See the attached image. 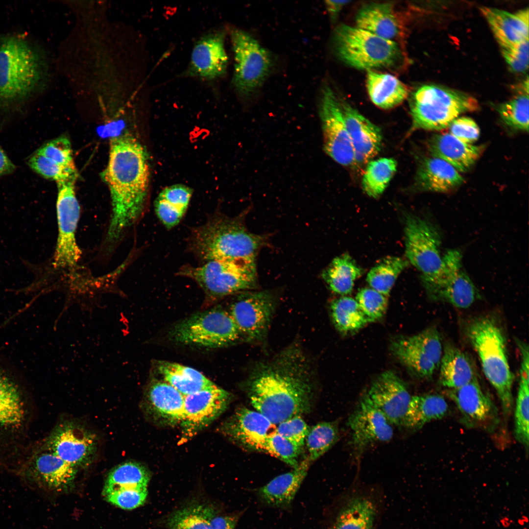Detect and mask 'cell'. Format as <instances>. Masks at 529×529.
<instances>
[{"label":"cell","mask_w":529,"mask_h":529,"mask_svg":"<svg viewBox=\"0 0 529 529\" xmlns=\"http://www.w3.org/2000/svg\"><path fill=\"white\" fill-rule=\"evenodd\" d=\"M306 353L289 345L251 370L245 388L252 406L273 424L310 411L315 390V373Z\"/></svg>","instance_id":"1"},{"label":"cell","mask_w":529,"mask_h":529,"mask_svg":"<svg viewBox=\"0 0 529 529\" xmlns=\"http://www.w3.org/2000/svg\"><path fill=\"white\" fill-rule=\"evenodd\" d=\"M103 177L110 190L112 203L107 239L114 241L140 217L147 195V155L136 138L125 135L111 140Z\"/></svg>","instance_id":"2"},{"label":"cell","mask_w":529,"mask_h":529,"mask_svg":"<svg viewBox=\"0 0 529 529\" xmlns=\"http://www.w3.org/2000/svg\"><path fill=\"white\" fill-rule=\"evenodd\" d=\"M264 243V237L248 231L240 217L218 214L192 229L188 247L202 264L213 260L255 259Z\"/></svg>","instance_id":"3"},{"label":"cell","mask_w":529,"mask_h":529,"mask_svg":"<svg viewBox=\"0 0 529 529\" xmlns=\"http://www.w3.org/2000/svg\"><path fill=\"white\" fill-rule=\"evenodd\" d=\"M465 333L479 357L485 377L497 393L504 414L509 415L513 404L514 375L510 367L506 338L502 326L494 317L481 316L468 322Z\"/></svg>","instance_id":"4"},{"label":"cell","mask_w":529,"mask_h":529,"mask_svg":"<svg viewBox=\"0 0 529 529\" xmlns=\"http://www.w3.org/2000/svg\"><path fill=\"white\" fill-rule=\"evenodd\" d=\"M44 67L38 54L26 41L14 36L0 43V101L23 99L38 86Z\"/></svg>","instance_id":"5"},{"label":"cell","mask_w":529,"mask_h":529,"mask_svg":"<svg viewBox=\"0 0 529 529\" xmlns=\"http://www.w3.org/2000/svg\"><path fill=\"white\" fill-rule=\"evenodd\" d=\"M412 129L439 130L449 126L457 117L478 108L473 97L436 85H424L409 99Z\"/></svg>","instance_id":"6"},{"label":"cell","mask_w":529,"mask_h":529,"mask_svg":"<svg viewBox=\"0 0 529 529\" xmlns=\"http://www.w3.org/2000/svg\"><path fill=\"white\" fill-rule=\"evenodd\" d=\"M177 274L194 281L211 301L254 289L257 285L255 259L213 260L197 266L186 265Z\"/></svg>","instance_id":"7"},{"label":"cell","mask_w":529,"mask_h":529,"mask_svg":"<svg viewBox=\"0 0 529 529\" xmlns=\"http://www.w3.org/2000/svg\"><path fill=\"white\" fill-rule=\"evenodd\" d=\"M334 46L337 57L358 69L372 70L392 67L401 57L395 41L346 24L339 25L334 35Z\"/></svg>","instance_id":"8"},{"label":"cell","mask_w":529,"mask_h":529,"mask_svg":"<svg viewBox=\"0 0 529 529\" xmlns=\"http://www.w3.org/2000/svg\"><path fill=\"white\" fill-rule=\"evenodd\" d=\"M169 337L180 344L217 348L235 344L242 338L229 312L215 307L177 322Z\"/></svg>","instance_id":"9"},{"label":"cell","mask_w":529,"mask_h":529,"mask_svg":"<svg viewBox=\"0 0 529 529\" xmlns=\"http://www.w3.org/2000/svg\"><path fill=\"white\" fill-rule=\"evenodd\" d=\"M407 260L419 271L423 286L433 281L443 266L442 234L430 220L407 213L403 216Z\"/></svg>","instance_id":"10"},{"label":"cell","mask_w":529,"mask_h":529,"mask_svg":"<svg viewBox=\"0 0 529 529\" xmlns=\"http://www.w3.org/2000/svg\"><path fill=\"white\" fill-rule=\"evenodd\" d=\"M234 55V84L240 94L252 95L263 84L272 66L268 51L250 34L240 29L231 32Z\"/></svg>","instance_id":"11"},{"label":"cell","mask_w":529,"mask_h":529,"mask_svg":"<svg viewBox=\"0 0 529 529\" xmlns=\"http://www.w3.org/2000/svg\"><path fill=\"white\" fill-rule=\"evenodd\" d=\"M458 249H450L443 255L440 273L432 283L424 287L428 297L436 302L448 303L458 309H467L481 296L462 264Z\"/></svg>","instance_id":"12"},{"label":"cell","mask_w":529,"mask_h":529,"mask_svg":"<svg viewBox=\"0 0 529 529\" xmlns=\"http://www.w3.org/2000/svg\"><path fill=\"white\" fill-rule=\"evenodd\" d=\"M390 349L411 375L420 379L432 377L439 368L443 351L441 336L435 327L397 337L392 341Z\"/></svg>","instance_id":"13"},{"label":"cell","mask_w":529,"mask_h":529,"mask_svg":"<svg viewBox=\"0 0 529 529\" xmlns=\"http://www.w3.org/2000/svg\"><path fill=\"white\" fill-rule=\"evenodd\" d=\"M76 179L57 182L58 235L53 262L56 268L73 267L82 254L75 237L80 215V207L75 192Z\"/></svg>","instance_id":"14"},{"label":"cell","mask_w":529,"mask_h":529,"mask_svg":"<svg viewBox=\"0 0 529 529\" xmlns=\"http://www.w3.org/2000/svg\"><path fill=\"white\" fill-rule=\"evenodd\" d=\"M276 304L270 291L245 292L232 301L228 312L243 339L261 342L266 337Z\"/></svg>","instance_id":"15"},{"label":"cell","mask_w":529,"mask_h":529,"mask_svg":"<svg viewBox=\"0 0 529 529\" xmlns=\"http://www.w3.org/2000/svg\"><path fill=\"white\" fill-rule=\"evenodd\" d=\"M96 435L81 424L66 421L58 424L47 438L46 448L78 469L90 465L98 451Z\"/></svg>","instance_id":"16"},{"label":"cell","mask_w":529,"mask_h":529,"mask_svg":"<svg viewBox=\"0 0 529 529\" xmlns=\"http://www.w3.org/2000/svg\"><path fill=\"white\" fill-rule=\"evenodd\" d=\"M319 111L326 153L341 165H354V150L339 97L330 87L323 90Z\"/></svg>","instance_id":"17"},{"label":"cell","mask_w":529,"mask_h":529,"mask_svg":"<svg viewBox=\"0 0 529 529\" xmlns=\"http://www.w3.org/2000/svg\"><path fill=\"white\" fill-rule=\"evenodd\" d=\"M447 395L455 403L467 427L492 431L499 422L497 409L481 387L477 376L460 388L448 389Z\"/></svg>","instance_id":"18"},{"label":"cell","mask_w":529,"mask_h":529,"mask_svg":"<svg viewBox=\"0 0 529 529\" xmlns=\"http://www.w3.org/2000/svg\"><path fill=\"white\" fill-rule=\"evenodd\" d=\"M363 397L391 425H402L412 396L404 382L394 372L387 371L376 377Z\"/></svg>","instance_id":"19"},{"label":"cell","mask_w":529,"mask_h":529,"mask_svg":"<svg viewBox=\"0 0 529 529\" xmlns=\"http://www.w3.org/2000/svg\"><path fill=\"white\" fill-rule=\"evenodd\" d=\"M347 424L352 432V445L357 456L375 442L391 439L393 430L385 415L364 397L350 415Z\"/></svg>","instance_id":"20"},{"label":"cell","mask_w":529,"mask_h":529,"mask_svg":"<svg viewBox=\"0 0 529 529\" xmlns=\"http://www.w3.org/2000/svg\"><path fill=\"white\" fill-rule=\"evenodd\" d=\"M231 395L216 385L184 396L181 422L188 433L207 426L227 408Z\"/></svg>","instance_id":"21"},{"label":"cell","mask_w":529,"mask_h":529,"mask_svg":"<svg viewBox=\"0 0 529 529\" xmlns=\"http://www.w3.org/2000/svg\"><path fill=\"white\" fill-rule=\"evenodd\" d=\"M339 100L354 150V164L367 165L381 149V129L347 101L340 97Z\"/></svg>","instance_id":"22"},{"label":"cell","mask_w":529,"mask_h":529,"mask_svg":"<svg viewBox=\"0 0 529 529\" xmlns=\"http://www.w3.org/2000/svg\"><path fill=\"white\" fill-rule=\"evenodd\" d=\"M227 434L248 449L264 451L267 438L276 432V426L257 410L238 409L227 422Z\"/></svg>","instance_id":"23"},{"label":"cell","mask_w":529,"mask_h":529,"mask_svg":"<svg viewBox=\"0 0 529 529\" xmlns=\"http://www.w3.org/2000/svg\"><path fill=\"white\" fill-rule=\"evenodd\" d=\"M77 470L46 448L33 458L30 475L43 488L64 492L73 487Z\"/></svg>","instance_id":"24"},{"label":"cell","mask_w":529,"mask_h":529,"mask_svg":"<svg viewBox=\"0 0 529 529\" xmlns=\"http://www.w3.org/2000/svg\"><path fill=\"white\" fill-rule=\"evenodd\" d=\"M228 57L224 47V35L216 32L202 37L192 49L190 72L207 79L224 74L227 69Z\"/></svg>","instance_id":"25"},{"label":"cell","mask_w":529,"mask_h":529,"mask_svg":"<svg viewBox=\"0 0 529 529\" xmlns=\"http://www.w3.org/2000/svg\"><path fill=\"white\" fill-rule=\"evenodd\" d=\"M481 11L501 48L515 46L529 39L528 8L515 13L489 7H482Z\"/></svg>","instance_id":"26"},{"label":"cell","mask_w":529,"mask_h":529,"mask_svg":"<svg viewBox=\"0 0 529 529\" xmlns=\"http://www.w3.org/2000/svg\"><path fill=\"white\" fill-rule=\"evenodd\" d=\"M311 462L307 457L292 471L277 476L260 488L258 494L261 500L271 506L289 507L307 475Z\"/></svg>","instance_id":"27"},{"label":"cell","mask_w":529,"mask_h":529,"mask_svg":"<svg viewBox=\"0 0 529 529\" xmlns=\"http://www.w3.org/2000/svg\"><path fill=\"white\" fill-rule=\"evenodd\" d=\"M428 148L432 155L440 158L460 172H465L475 163L483 149L464 143L449 133L436 134L430 138Z\"/></svg>","instance_id":"28"},{"label":"cell","mask_w":529,"mask_h":529,"mask_svg":"<svg viewBox=\"0 0 529 529\" xmlns=\"http://www.w3.org/2000/svg\"><path fill=\"white\" fill-rule=\"evenodd\" d=\"M415 183L419 190L447 192L462 184L459 171L447 162L437 157L425 159L418 168Z\"/></svg>","instance_id":"29"},{"label":"cell","mask_w":529,"mask_h":529,"mask_svg":"<svg viewBox=\"0 0 529 529\" xmlns=\"http://www.w3.org/2000/svg\"><path fill=\"white\" fill-rule=\"evenodd\" d=\"M356 23V27L393 41L401 29L393 4L388 2L365 4L358 12Z\"/></svg>","instance_id":"30"},{"label":"cell","mask_w":529,"mask_h":529,"mask_svg":"<svg viewBox=\"0 0 529 529\" xmlns=\"http://www.w3.org/2000/svg\"><path fill=\"white\" fill-rule=\"evenodd\" d=\"M439 368V384L448 389L463 386L477 377L469 356L451 344H446L443 348Z\"/></svg>","instance_id":"31"},{"label":"cell","mask_w":529,"mask_h":529,"mask_svg":"<svg viewBox=\"0 0 529 529\" xmlns=\"http://www.w3.org/2000/svg\"><path fill=\"white\" fill-rule=\"evenodd\" d=\"M154 368L163 381L184 396L216 385L200 371L176 362L157 361Z\"/></svg>","instance_id":"32"},{"label":"cell","mask_w":529,"mask_h":529,"mask_svg":"<svg viewBox=\"0 0 529 529\" xmlns=\"http://www.w3.org/2000/svg\"><path fill=\"white\" fill-rule=\"evenodd\" d=\"M366 87L372 102L383 109L399 105L409 95L407 87L396 76L373 70L367 71Z\"/></svg>","instance_id":"33"},{"label":"cell","mask_w":529,"mask_h":529,"mask_svg":"<svg viewBox=\"0 0 529 529\" xmlns=\"http://www.w3.org/2000/svg\"><path fill=\"white\" fill-rule=\"evenodd\" d=\"M145 397L151 409L171 422H181L184 396L166 382L153 379L145 390Z\"/></svg>","instance_id":"34"},{"label":"cell","mask_w":529,"mask_h":529,"mask_svg":"<svg viewBox=\"0 0 529 529\" xmlns=\"http://www.w3.org/2000/svg\"><path fill=\"white\" fill-rule=\"evenodd\" d=\"M192 190L182 184H175L164 189L154 202L156 215L168 229L179 223L187 210Z\"/></svg>","instance_id":"35"},{"label":"cell","mask_w":529,"mask_h":529,"mask_svg":"<svg viewBox=\"0 0 529 529\" xmlns=\"http://www.w3.org/2000/svg\"><path fill=\"white\" fill-rule=\"evenodd\" d=\"M448 409L447 403L440 395L430 394L412 396L402 425L419 430L431 421L443 418Z\"/></svg>","instance_id":"36"},{"label":"cell","mask_w":529,"mask_h":529,"mask_svg":"<svg viewBox=\"0 0 529 529\" xmlns=\"http://www.w3.org/2000/svg\"><path fill=\"white\" fill-rule=\"evenodd\" d=\"M376 510L367 497H353L340 509L333 529H373Z\"/></svg>","instance_id":"37"},{"label":"cell","mask_w":529,"mask_h":529,"mask_svg":"<svg viewBox=\"0 0 529 529\" xmlns=\"http://www.w3.org/2000/svg\"><path fill=\"white\" fill-rule=\"evenodd\" d=\"M362 273L352 257L344 254L335 258L323 271L322 276L330 290L345 295L352 291L354 283Z\"/></svg>","instance_id":"38"},{"label":"cell","mask_w":529,"mask_h":529,"mask_svg":"<svg viewBox=\"0 0 529 529\" xmlns=\"http://www.w3.org/2000/svg\"><path fill=\"white\" fill-rule=\"evenodd\" d=\"M24 417V403L18 388L0 372V430L18 429Z\"/></svg>","instance_id":"39"},{"label":"cell","mask_w":529,"mask_h":529,"mask_svg":"<svg viewBox=\"0 0 529 529\" xmlns=\"http://www.w3.org/2000/svg\"><path fill=\"white\" fill-rule=\"evenodd\" d=\"M217 514L211 505L194 504L169 514L163 525L168 529H210L212 520Z\"/></svg>","instance_id":"40"},{"label":"cell","mask_w":529,"mask_h":529,"mask_svg":"<svg viewBox=\"0 0 529 529\" xmlns=\"http://www.w3.org/2000/svg\"><path fill=\"white\" fill-rule=\"evenodd\" d=\"M333 323L341 333L355 332L370 322L356 299L343 296L334 299L330 304Z\"/></svg>","instance_id":"41"},{"label":"cell","mask_w":529,"mask_h":529,"mask_svg":"<svg viewBox=\"0 0 529 529\" xmlns=\"http://www.w3.org/2000/svg\"><path fill=\"white\" fill-rule=\"evenodd\" d=\"M149 479L148 471L143 465L134 462H124L109 473L102 494L119 488L147 487Z\"/></svg>","instance_id":"42"},{"label":"cell","mask_w":529,"mask_h":529,"mask_svg":"<svg viewBox=\"0 0 529 529\" xmlns=\"http://www.w3.org/2000/svg\"><path fill=\"white\" fill-rule=\"evenodd\" d=\"M407 259L387 256L369 270L366 281L371 288L388 296L399 274L408 266Z\"/></svg>","instance_id":"43"},{"label":"cell","mask_w":529,"mask_h":529,"mask_svg":"<svg viewBox=\"0 0 529 529\" xmlns=\"http://www.w3.org/2000/svg\"><path fill=\"white\" fill-rule=\"evenodd\" d=\"M397 162L392 158H382L369 162L362 179L363 191L376 198L385 191L396 172Z\"/></svg>","instance_id":"44"},{"label":"cell","mask_w":529,"mask_h":529,"mask_svg":"<svg viewBox=\"0 0 529 529\" xmlns=\"http://www.w3.org/2000/svg\"><path fill=\"white\" fill-rule=\"evenodd\" d=\"M339 435L337 422H322L310 428L305 439L310 461H315L327 452L337 442Z\"/></svg>","instance_id":"45"},{"label":"cell","mask_w":529,"mask_h":529,"mask_svg":"<svg viewBox=\"0 0 529 529\" xmlns=\"http://www.w3.org/2000/svg\"><path fill=\"white\" fill-rule=\"evenodd\" d=\"M529 379L520 377L514 413V434L528 450Z\"/></svg>","instance_id":"46"},{"label":"cell","mask_w":529,"mask_h":529,"mask_svg":"<svg viewBox=\"0 0 529 529\" xmlns=\"http://www.w3.org/2000/svg\"><path fill=\"white\" fill-rule=\"evenodd\" d=\"M498 112L505 123L514 129L529 130V95H520L502 104Z\"/></svg>","instance_id":"47"},{"label":"cell","mask_w":529,"mask_h":529,"mask_svg":"<svg viewBox=\"0 0 529 529\" xmlns=\"http://www.w3.org/2000/svg\"><path fill=\"white\" fill-rule=\"evenodd\" d=\"M302 451V449L275 432L267 438L264 452L295 468L300 463L298 458Z\"/></svg>","instance_id":"48"},{"label":"cell","mask_w":529,"mask_h":529,"mask_svg":"<svg viewBox=\"0 0 529 529\" xmlns=\"http://www.w3.org/2000/svg\"><path fill=\"white\" fill-rule=\"evenodd\" d=\"M356 300L370 322L383 317L387 310V296L371 288L360 289Z\"/></svg>","instance_id":"49"},{"label":"cell","mask_w":529,"mask_h":529,"mask_svg":"<svg viewBox=\"0 0 529 529\" xmlns=\"http://www.w3.org/2000/svg\"><path fill=\"white\" fill-rule=\"evenodd\" d=\"M28 165L35 172L43 177L58 182L77 178V171L63 167L38 151L30 158Z\"/></svg>","instance_id":"50"},{"label":"cell","mask_w":529,"mask_h":529,"mask_svg":"<svg viewBox=\"0 0 529 529\" xmlns=\"http://www.w3.org/2000/svg\"><path fill=\"white\" fill-rule=\"evenodd\" d=\"M38 151L63 167L77 170L71 142L65 136L60 137L48 143Z\"/></svg>","instance_id":"51"},{"label":"cell","mask_w":529,"mask_h":529,"mask_svg":"<svg viewBox=\"0 0 529 529\" xmlns=\"http://www.w3.org/2000/svg\"><path fill=\"white\" fill-rule=\"evenodd\" d=\"M103 496L106 501L124 509H133L143 505L147 496V487L119 488Z\"/></svg>","instance_id":"52"},{"label":"cell","mask_w":529,"mask_h":529,"mask_svg":"<svg viewBox=\"0 0 529 529\" xmlns=\"http://www.w3.org/2000/svg\"><path fill=\"white\" fill-rule=\"evenodd\" d=\"M310 428L301 416L297 415L277 424L276 432L303 449Z\"/></svg>","instance_id":"53"},{"label":"cell","mask_w":529,"mask_h":529,"mask_svg":"<svg viewBox=\"0 0 529 529\" xmlns=\"http://www.w3.org/2000/svg\"><path fill=\"white\" fill-rule=\"evenodd\" d=\"M506 63L514 72H523L529 67V39L511 47L501 48Z\"/></svg>","instance_id":"54"},{"label":"cell","mask_w":529,"mask_h":529,"mask_svg":"<svg viewBox=\"0 0 529 529\" xmlns=\"http://www.w3.org/2000/svg\"><path fill=\"white\" fill-rule=\"evenodd\" d=\"M450 134L461 141L471 144L476 141L480 136V128L476 122L468 117L455 119L449 125Z\"/></svg>","instance_id":"55"},{"label":"cell","mask_w":529,"mask_h":529,"mask_svg":"<svg viewBox=\"0 0 529 529\" xmlns=\"http://www.w3.org/2000/svg\"><path fill=\"white\" fill-rule=\"evenodd\" d=\"M240 513L216 515L212 520L210 529H234Z\"/></svg>","instance_id":"56"},{"label":"cell","mask_w":529,"mask_h":529,"mask_svg":"<svg viewBox=\"0 0 529 529\" xmlns=\"http://www.w3.org/2000/svg\"><path fill=\"white\" fill-rule=\"evenodd\" d=\"M521 354V363L520 368V377L529 378V346L526 342L519 339H516Z\"/></svg>","instance_id":"57"},{"label":"cell","mask_w":529,"mask_h":529,"mask_svg":"<svg viewBox=\"0 0 529 529\" xmlns=\"http://www.w3.org/2000/svg\"><path fill=\"white\" fill-rule=\"evenodd\" d=\"M349 0H326V7L331 20L335 22L343 7L349 3Z\"/></svg>","instance_id":"58"},{"label":"cell","mask_w":529,"mask_h":529,"mask_svg":"<svg viewBox=\"0 0 529 529\" xmlns=\"http://www.w3.org/2000/svg\"><path fill=\"white\" fill-rule=\"evenodd\" d=\"M15 166L0 147V176L12 172Z\"/></svg>","instance_id":"59"},{"label":"cell","mask_w":529,"mask_h":529,"mask_svg":"<svg viewBox=\"0 0 529 529\" xmlns=\"http://www.w3.org/2000/svg\"></svg>","instance_id":"60"}]
</instances>
